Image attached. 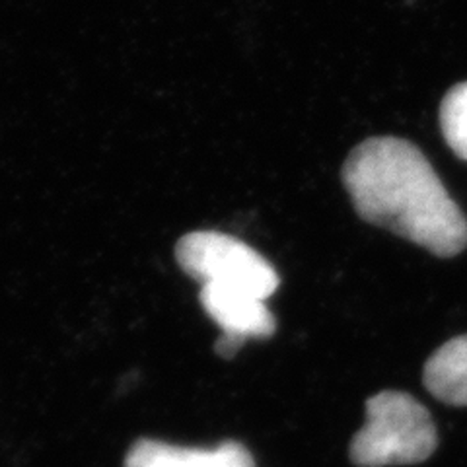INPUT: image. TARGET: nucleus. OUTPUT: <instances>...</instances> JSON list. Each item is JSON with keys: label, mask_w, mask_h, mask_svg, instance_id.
Listing matches in <instances>:
<instances>
[{"label": "nucleus", "mask_w": 467, "mask_h": 467, "mask_svg": "<svg viewBox=\"0 0 467 467\" xmlns=\"http://www.w3.org/2000/svg\"><path fill=\"white\" fill-rule=\"evenodd\" d=\"M438 446L436 425L425 405L403 391H379L367 401V420L348 448L358 467L413 465Z\"/></svg>", "instance_id": "f03ea898"}, {"label": "nucleus", "mask_w": 467, "mask_h": 467, "mask_svg": "<svg viewBox=\"0 0 467 467\" xmlns=\"http://www.w3.org/2000/svg\"><path fill=\"white\" fill-rule=\"evenodd\" d=\"M438 119L451 152L467 162V82L450 88L441 104Z\"/></svg>", "instance_id": "0eeeda50"}, {"label": "nucleus", "mask_w": 467, "mask_h": 467, "mask_svg": "<svg viewBox=\"0 0 467 467\" xmlns=\"http://www.w3.org/2000/svg\"><path fill=\"white\" fill-rule=\"evenodd\" d=\"M341 178L357 214L436 257L467 247V218L415 144L372 137L345 160Z\"/></svg>", "instance_id": "f257e3e1"}, {"label": "nucleus", "mask_w": 467, "mask_h": 467, "mask_svg": "<svg viewBox=\"0 0 467 467\" xmlns=\"http://www.w3.org/2000/svg\"><path fill=\"white\" fill-rule=\"evenodd\" d=\"M199 302L202 310L224 335L240 339H269L276 331V319L265 300L245 292L201 285Z\"/></svg>", "instance_id": "20e7f679"}, {"label": "nucleus", "mask_w": 467, "mask_h": 467, "mask_svg": "<svg viewBox=\"0 0 467 467\" xmlns=\"http://www.w3.org/2000/svg\"><path fill=\"white\" fill-rule=\"evenodd\" d=\"M244 345H245V339H240V337H234V335H224L223 333L221 337H218L216 343H214V350H216L218 357L234 358V357L240 353Z\"/></svg>", "instance_id": "6e6552de"}, {"label": "nucleus", "mask_w": 467, "mask_h": 467, "mask_svg": "<svg viewBox=\"0 0 467 467\" xmlns=\"http://www.w3.org/2000/svg\"><path fill=\"white\" fill-rule=\"evenodd\" d=\"M125 467H255V462L250 450L232 441L213 448L139 441L129 450Z\"/></svg>", "instance_id": "39448f33"}, {"label": "nucleus", "mask_w": 467, "mask_h": 467, "mask_svg": "<svg viewBox=\"0 0 467 467\" xmlns=\"http://www.w3.org/2000/svg\"><path fill=\"white\" fill-rule=\"evenodd\" d=\"M422 382L436 400L467 407V335L446 341L427 360Z\"/></svg>", "instance_id": "423d86ee"}, {"label": "nucleus", "mask_w": 467, "mask_h": 467, "mask_svg": "<svg viewBox=\"0 0 467 467\" xmlns=\"http://www.w3.org/2000/svg\"><path fill=\"white\" fill-rule=\"evenodd\" d=\"M175 259L201 285L245 292L261 300L273 296L281 285L279 273L265 257L252 245L223 232L185 234L175 245Z\"/></svg>", "instance_id": "7ed1b4c3"}]
</instances>
